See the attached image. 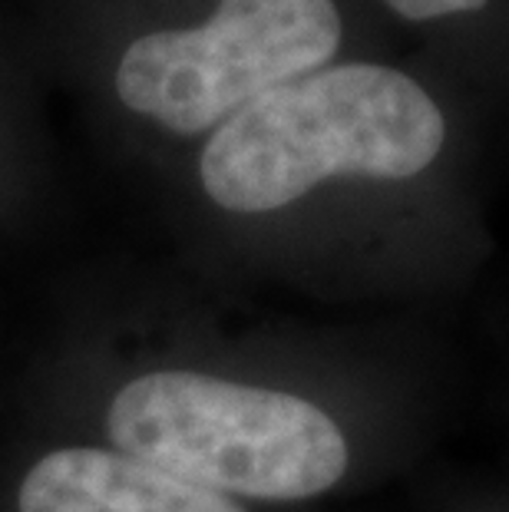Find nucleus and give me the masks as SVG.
I'll use <instances>...</instances> for the list:
<instances>
[{
	"label": "nucleus",
	"mask_w": 509,
	"mask_h": 512,
	"mask_svg": "<svg viewBox=\"0 0 509 512\" xmlns=\"http://www.w3.org/2000/svg\"><path fill=\"white\" fill-rule=\"evenodd\" d=\"M20 512H245L232 496L156 470L136 456L70 446L34 463Z\"/></svg>",
	"instance_id": "20e7f679"
},
{
	"label": "nucleus",
	"mask_w": 509,
	"mask_h": 512,
	"mask_svg": "<svg viewBox=\"0 0 509 512\" xmlns=\"http://www.w3.org/2000/svg\"><path fill=\"white\" fill-rule=\"evenodd\" d=\"M394 7L400 17L407 20H433L447 14H467V10H480L486 0H384Z\"/></svg>",
	"instance_id": "39448f33"
},
{
	"label": "nucleus",
	"mask_w": 509,
	"mask_h": 512,
	"mask_svg": "<svg viewBox=\"0 0 509 512\" xmlns=\"http://www.w3.org/2000/svg\"><path fill=\"white\" fill-rule=\"evenodd\" d=\"M447 123L407 73L344 63L275 86L215 129L202 185L229 212H275L334 176L410 179L440 156Z\"/></svg>",
	"instance_id": "f257e3e1"
},
{
	"label": "nucleus",
	"mask_w": 509,
	"mask_h": 512,
	"mask_svg": "<svg viewBox=\"0 0 509 512\" xmlns=\"http://www.w3.org/2000/svg\"><path fill=\"white\" fill-rule=\"evenodd\" d=\"M106 423L119 453L222 496L308 499L348 470V440L311 400L189 370L129 380Z\"/></svg>",
	"instance_id": "f03ea898"
},
{
	"label": "nucleus",
	"mask_w": 509,
	"mask_h": 512,
	"mask_svg": "<svg viewBox=\"0 0 509 512\" xmlns=\"http://www.w3.org/2000/svg\"><path fill=\"white\" fill-rule=\"evenodd\" d=\"M338 47L334 0H219L209 24L139 37L119 60L116 93L133 113L192 136L321 70Z\"/></svg>",
	"instance_id": "7ed1b4c3"
}]
</instances>
